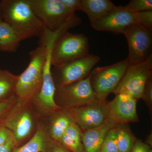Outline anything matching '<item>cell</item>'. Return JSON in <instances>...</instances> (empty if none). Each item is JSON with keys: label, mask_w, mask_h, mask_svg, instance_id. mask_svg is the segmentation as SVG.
Listing matches in <instances>:
<instances>
[{"label": "cell", "mask_w": 152, "mask_h": 152, "mask_svg": "<svg viewBox=\"0 0 152 152\" xmlns=\"http://www.w3.org/2000/svg\"><path fill=\"white\" fill-rule=\"evenodd\" d=\"M0 10L3 21L13 29L21 41L43 35L45 29L34 12L29 0H2Z\"/></svg>", "instance_id": "cell-1"}, {"label": "cell", "mask_w": 152, "mask_h": 152, "mask_svg": "<svg viewBox=\"0 0 152 152\" xmlns=\"http://www.w3.org/2000/svg\"><path fill=\"white\" fill-rule=\"evenodd\" d=\"M39 46L30 52L27 67L18 76L15 94L23 100H31L40 91L47 55L45 41L40 39Z\"/></svg>", "instance_id": "cell-2"}, {"label": "cell", "mask_w": 152, "mask_h": 152, "mask_svg": "<svg viewBox=\"0 0 152 152\" xmlns=\"http://www.w3.org/2000/svg\"><path fill=\"white\" fill-rule=\"evenodd\" d=\"M88 37L68 31L62 33L55 40L51 53L54 68H59L89 54Z\"/></svg>", "instance_id": "cell-3"}, {"label": "cell", "mask_w": 152, "mask_h": 152, "mask_svg": "<svg viewBox=\"0 0 152 152\" xmlns=\"http://www.w3.org/2000/svg\"><path fill=\"white\" fill-rule=\"evenodd\" d=\"M57 38L56 35L47 38V55L44 66L42 83L40 91L31 100L34 110L38 117H49L61 108L55 99L56 88L52 74L51 53L53 45Z\"/></svg>", "instance_id": "cell-4"}, {"label": "cell", "mask_w": 152, "mask_h": 152, "mask_svg": "<svg viewBox=\"0 0 152 152\" xmlns=\"http://www.w3.org/2000/svg\"><path fill=\"white\" fill-rule=\"evenodd\" d=\"M37 117L31 101L19 98L4 125L12 133L16 148L35 132L39 124Z\"/></svg>", "instance_id": "cell-5"}, {"label": "cell", "mask_w": 152, "mask_h": 152, "mask_svg": "<svg viewBox=\"0 0 152 152\" xmlns=\"http://www.w3.org/2000/svg\"><path fill=\"white\" fill-rule=\"evenodd\" d=\"M29 2L45 29L50 31H56L69 24L82 23L80 18L69 11L60 0H29Z\"/></svg>", "instance_id": "cell-6"}, {"label": "cell", "mask_w": 152, "mask_h": 152, "mask_svg": "<svg viewBox=\"0 0 152 152\" xmlns=\"http://www.w3.org/2000/svg\"><path fill=\"white\" fill-rule=\"evenodd\" d=\"M129 66L127 58L111 65L93 69L89 75L90 82L97 99L106 101L113 93Z\"/></svg>", "instance_id": "cell-7"}, {"label": "cell", "mask_w": 152, "mask_h": 152, "mask_svg": "<svg viewBox=\"0 0 152 152\" xmlns=\"http://www.w3.org/2000/svg\"><path fill=\"white\" fill-rule=\"evenodd\" d=\"M152 75V54L144 61L128 66L121 81L114 91L116 95L125 94L136 99H141L146 83Z\"/></svg>", "instance_id": "cell-8"}, {"label": "cell", "mask_w": 152, "mask_h": 152, "mask_svg": "<svg viewBox=\"0 0 152 152\" xmlns=\"http://www.w3.org/2000/svg\"><path fill=\"white\" fill-rule=\"evenodd\" d=\"M55 99L61 107L73 109L98 100L89 76L84 80L56 88Z\"/></svg>", "instance_id": "cell-9"}, {"label": "cell", "mask_w": 152, "mask_h": 152, "mask_svg": "<svg viewBox=\"0 0 152 152\" xmlns=\"http://www.w3.org/2000/svg\"><path fill=\"white\" fill-rule=\"evenodd\" d=\"M152 32L139 23L131 25L123 32L129 46L127 58L129 65L141 63L151 54Z\"/></svg>", "instance_id": "cell-10"}, {"label": "cell", "mask_w": 152, "mask_h": 152, "mask_svg": "<svg viewBox=\"0 0 152 152\" xmlns=\"http://www.w3.org/2000/svg\"><path fill=\"white\" fill-rule=\"evenodd\" d=\"M100 60L98 56L89 54L61 67L53 68L52 74L56 88L88 77Z\"/></svg>", "instance_id": "cell-11"}, {"label": "cell", "mask_w": 152, "mask_h": 152, "mask_svg": "<svg viewBox=\"0 0 152 152\" xmlns=\"http://www.w3.org/2000/svg\"><path fill=\"white\" fill-rule=\"evenodd\" d=\"M82 132L100 126L109 119V102L96 101L85 105L67 109Z\"/></svg>", "instance_id": "cell-12"}, {"label": "cell", "mask_w": 152, "mask_h": 152, "mask_svg": "<svg viewBox=\"0 0 152 152\" xmlns=\"http://www.w3.org/2000/svg\"><path fill=\"white\" fill-rule=\"evenodd\" d=\"M134 23H137L136 13L128 10L125 6H115L91 26L96 31L118 34H123L125 29Z\"/></svg>", "instance_id": "cell-13"}, {"label": "cell", "mask_w": 152, "mask_h": 152, "mask_svg": "<svg viewBox=\"0 0 152 152\" xmlns=\"http://www.w3.org/2000/svg\"><path fill=\"white\" fill-rule=\"evenodd\" d=\"M109 102V118L117 124H126L138 121L137 100L130 95L120 94Z\"/></svg>", "instance_id": "cell-14"}, {"label": "cell", "mask_w": 152, "mask_h": 152, "mask_svg": "<svg viewBox=\"0 0 152 152\" xmlns=\"http://www.w3.org/2000/svg\"><path fill=\"white\" fill-rule=\"evenodd\" d=\"M116 125L109 119L100 126L82 132L83 152H100L107 133Z\"/></svg>", "instance_id": "cell-15"}, {"label": "cell", "mask_w": 152, "mask_h": 152, "mask_svg": "<svg viewBox=\"0 0 152 152\" xmlns=\"http://www.w3.org/2000/svg\"><path fill=\"white\" fill-rule=\"evenodd\" d=\"M48 129L39 123L35 132L26 143L14 149L12 152H47L53 142Z\"/></svg>", "instance_id": "cell-16"}, {"label": "cell", "mask_w": 152, "mask_h": 152, "mask_svg": "<svg viewBox=\"0 0 152 152\" xmlns=\"http://www.w3.org/2000/svg\"><path fill=\"white\" fill-rule=\"evenodd\" d=\"M49 128L48 130L50 137L58 141L70 125L75 123L73 118L68 109H59L50 116Z\"/></svg>", "instance_id": "cell-17"}, {"label": "cell", "mask_w": 152, "mask_h": 152, "mask_svg": "<svg viewBox=\"0 0 152 152\" xmlns=\"http://www.w3.org/2000/svg\"><path fill=\"white\" fill-rule=\"evenodd\" d=\"M81 3L82 11L88 16L91 26L116 6L109 0H81Z\"/></svg>", "instance_id": "cell-18"}, {"label": "cell", "mask_w": 152, "mask_h": 152, "mask_svg": "<svg viewBox=\"0 0 152 152\" xmlns=\"http://www.w3.org/2000/svg\"><path fill=\"white\" fill-rule=\"evenodd\" d=\"M82 131L75 123L68 127L58 142L71 152H83Z\"/></svg>", "instance_id": "cell-19"}, {"label": "cell", "mask_w": 152, "mask_h": 152, "mask_svg": "<svg viewBox=\"0 0 152 152\" xmlns=\"http://www.w3.org/2000/svg\"><path fill=\"white\" fill-rule=\"evenodd\" d=\"M13 29L2 21L0 22V49L2 51L16 52L21 42Z\"/></svg>", "instance_id": "cell-20"}, {"label": "cell", "mask_w": 152, "mask_h": 152, "mask_svg": "<svg viewBox=\"0 0 152 152\" xmlns=\"http://www.w3.org/2000/svg\"><path fill=\"white\" fill-rule=\"evenodd\" d=\"M18 76L10 71L0 69V102L10 99L15 95Z\"/></svg>", "instance_id": "cell-21"}, {"label": "cell", "mask_w": 152, "mask_h": 152, "mask_svg": "<svg viewBox=\"0 0 152 152\" xmlns=\"http://www.w3.org/2000/svg\"><path fill=\"white\" fill-rule=\"evenodd\" d=\"M115 128L118 152H130L137 139L126 124H117Z\"/></svg>", "instance_id": "cell-22"}, {"label": "cell", "mask_w": 152, "mask_h": 152, "mask_svg": "<svg viewBox=\"0 0 152 152\" xmlns=\"http://www.w3.org/2000/svg\"><path fill=\"white\" fill-rule=\"evenodd\" d=\"M115 126L111 129L107 133L100 152H118Z\"/></svg>", "instance_id": "cell-23"}, {"label": "cell", "mask_w": 152, "mask_h": 152, "mask_svg": "<svg viewBox=\"0 0 152 152\" xmlns=\"http://www.w3.org/2000/svg\"><path fill=\"white\" fill-rule=\"evenodd\" d=\"M19 98L15 95L8 100L0 102V128L3 126L5 120L13 109Z\"/></svg>", "instance_id": "cell-24"}, {"label": "cell", "mask_w": 152, "mask_h": 152, "mask_svg": "<svg viewBox=\"0 0 152 152\" xmlns=\"http://www.w3.org/2000/svg\"><path fill=\"white\" fill-rule=\"evenodd\" d=\"M125 7L128 10L134 13L152 10V1L132 0Z\"/></svg>", "instance_id": "cell-25"}, {"label": "cell", "mask_w": 152, "mask_h": 152, "mask_svg": "<svg viewBox=\"0 0 152 152\" xmlns=\"http://www.w3.org/2000/svg\"><path fill=\"white\" fill-rule=\"evenodd\" d=\"M141 99L147 105L152 113V76L148 79L145 85Z\"/></svg>", "instance_id": "cell-26"}, {"label": "cell", "mask_w": 152, "mask_h": 152, "mask_svg": "<svg viewBox=\"0 0 152 152\" xmlns=\"http://www.w3.org/2000/svg\"><path fill=\"white\" fill-rule=\"evenodd\" d=\"M137 23L152 31V10L136 13Z\"/></svg>", "instance_id": "cell-27"}, {"label": "cell", "mask_w": 152, "mask_h": 152, "mask_svg": "<svg viewBox=\"0 0 152 152\" xmlns=\"http://www.w3.org/2000/svg\"><path fill=\"white\" fill-rule=\"evenodd\" d=\"M64 6L72 12L82 11L81 0H60Z\"/></svg>", "instance_id": "cell-28"}, {"label": "cell", "mask_w": 152, "mask_h": 152, "mask_svg": "<svg viewBox=\"0 0 152 152\" xmlns=\"http://www.w3.org/2000/svg\"><path fill=\"white\" fill-rule=\"evenodd\" d=\"M151 148L145 143L137 139L130 152H151Z\"/></svg>", "instance_id": "cell-29"}, {"label": "cell", "mask_w": 152, "mask_h": 152, "mask_svg": "<svg viewBox=\"0 0 152 152\" xmlns=\"http://www.w3.org/2000/svg\"><path fill=\"white\" fill-rule=\"evenodd\" d=\"M12 137V133L5 127L0 128V146L5 144Z\"/></svg>", "instance_id": "cell-30"}, {"label": "cell", "mask_w": 152, "mask_h": 152, "mask_svg": "<svg viewBox=\"0 0 152 152\" xmlns=\"http://www.w3.org/2000/svg\"><path fill=\"white\" fill-rule=\"evenodd\" d=\"M47 152H71L59 142L53 140Z\"/></svg>", "instance_id": "cell-31"}, {"label": "cell", "mask_w": 152, "mask_h": 152, "mask_svg": "<svg viewBox=\"0 0 152 152\" xmlns=\"http://www.w3.org/2000/svg\"><path fill=\"white\" fill-rule=\"evenodd\" d=\"M16 148L13 137L5 144L0 146V152H12Z\"/></svg>", "instance_id": "cell-32"}, {"label": "cell", "mask_w": 152, "mask_h": 152, "mask_svg": "<svg viewBox=\"0 0 152 152\" xmlns=\"http://www.w3.org/2000/svg\"><path fill=\"white\" fill-rule=\"evenodd\" d=\"M146 144L147 145H149L151 147L152 146V132L151 133H150L147 136L146 139L145 141Z\"/></svg>", "instance_id": "cell-33"}, {"label": "cell", "mask_w": 152, "mask_h": 152, "mask_svg": "<svg viewBox=\"0 0 152 152\" xmlns=\"http://www.w3.org/2000/svg\"><path fill=\"white\" fill-rule=\"evenodd\" d=\"M2 18L1 14V10H0V22L2 21Z\"/></svg>", "instance_id": "cell-34"}, {"label": "cell", "mask_w": 152, "mask_h": 152, "mask_svg": "<svg viewBox=\"0 0 152 152\" xmlns=\"http://www.w3.org/2000/svg\"><path fill=\"white\" fill-rule=\"evenodd\" d=\"M60 31L61 32V34H62V33H63V31H62L61 30H59V31ZM48 31H46L45 32V33H46L47 32H48ZM55 32H56V31H55ZM45 34H44V36L45 35ZM44 36H43L42 37V39H43V37Z\"/></svg>", "instance_id": "cell-35"}, {"label": "cell", "mask_w": 152, "mask_h": 152, "mask_svg": "<svg viewBox=\"0 0 152 152\" xmlns=\"http://www.w3.org/2000/svg\"><path fill=\"white\" fill-rule=\"evenodd\" d=\"M0 51H1V49H0Z\"/></svg>", "instance_id": "cell-36"}, {"label": "cell", "mask_w": 152, "mask_h": 152, "mask_svg": "<svg viewBox=\"0 0 152 152\" xmlns=\"http://www.w3.org/2000/svg\"><path fill=\"white\" fill-rule=\"evenodd\" d=\"M151 152H152V151H151Z\"/></svg>", "instance_id": "cell-37"}]
</instances>
